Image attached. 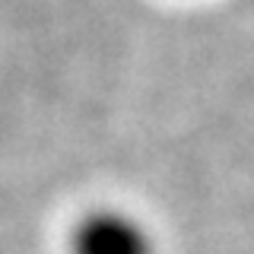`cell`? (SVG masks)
Masks as SVG:
<instances>
[{"label":"cell","instance_id":"1","mask_svg":"<svg viewBox=\"0 0 254 254\" xmlns=\"http://www.w3.org/2000/svg\"><path fill=\"white\" fill-rule=\"evenodd\" d=\"M70 254H153V238L130 213L95 210L73 229Z\"/></svg>","mask_w":254,"mask_h":254}]
</instances>
